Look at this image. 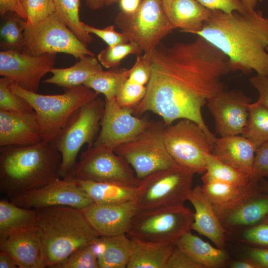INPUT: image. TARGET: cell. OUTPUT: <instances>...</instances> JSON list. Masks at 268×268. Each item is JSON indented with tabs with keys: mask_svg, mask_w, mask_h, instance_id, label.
<instances>
[{
	"mask_svg": "<svg viewBox=\"0 0 268 268\" xmlns=\"http://www.w3.org/2000/svg\"><path fill=\"white\" fill-rule=\"evenodd\" d=\"M151 75L144 97L133 109L135 116L150 111L166 125L191 120L204 132L212 145L216 139L201 114L208 100L226 90L222 80L232 71L227 57L203 38L149 52Z\"/></svg>",
	"mask_w": 268,
	"mask_h": 268,
	"instance_id": "6da1fadb",
	"label": "cell"
},
{
	"mask_svg": "<svg viewBox=\"0 0 268 268\" xmlns=\"http://www.w3.org/2000/svg\"><path fill=\"white\" fill-rule=\"evenodd\" d=\"M193 34L224 54L232 71L248 74L255 70L268 77V17L262 11L242 14L211 10L202 28Z\"/></svg>",
	"mask_w": 268,
	"mask_h": 268,
	"instance_id": "7a4b0ae2",
	"label": "cell"
},
{
	"mask_svg": "<svg viewBox=\"0 0 268 268\" xmlns=\"http://www.w3.org/2000/svg\"><path fill=\"white\" fill-rule=\"evenodd\" d=\"M62 155L51 142L0 146V190L12 199L61 178Z\"/></svg>",
	"mask_w": 268,
	"mask_h": 268,
	"instance_id": "3957f363",
	"label": "cell"
},
{
	"mask_svg": "<svg viewBox=\"0 0 268 268\" xmlns=\"http://www.w3.org/2000/svg\"><path fill=\"white\" fill-rule=\"evenodd\" d=\"M36 209L35 227L42 243L48 268H53L100 236L81 209L67 206Z\"/></svg>",
	"mask_w": 268,
	"mask_h": 268,
	"instance_id": "277c9868",
	"label": "cell"
},
{
	"mask_svg": "<svg viewBox=\"0 0 268 268\" xmlns=\"http://www.w3.org/2000/svg\"><path fill=\"white\" fill-rule=\"evenodd\" d=\"M12 90L25 100L36 113L42 140L50 142L71 115L80 107L97 97L98 94L84 85L65 89L63 94L43 95L25 90L16 83Z\"/></svg>",
	"mask_w": 268,
	"mask_h": 268,
	"instance_id": "5b68a950",
	"label": "cell"
},
{
	"mask_svg": "<svg viewBox=\"0 0 268 268\" xmlns=\"http://www.w3.org/2000/svg\"><path fill=\"white\" fill-rule=\"evenodd\" d=\"M195 174L177 165L157 170L141 179L134 200L138 211L184 206L193 189Z\"/></svg>",
	"mask_w": 268,
	"mask_h": 268,
	"instance_id": "8992f818",
	"label": "cell"
},
{
	"mask_svg": "<svg viewBox=\"0 0 268 268\" xmlns=\"http://www.w3.org/2000/svg\"><path fill=\"white\" fill-rule=\"evenodd\" d=\"M105 103L98 97L80 107L50 142L62 155L61 178H65L75 165L81 147L85 143L88 146L93 145L99 131Z\"/></svg>",
	"mask_w": 268,
	"mask_h": 268,
	"instance_id": "52a82bcc",
	"label": "cell"
},
{
	"mask_svg": "<svg viewBox=\"0 0 268 268\" xmlns=\"http://www.w3.org/2000/svg\"><path fill=\"white\" fill-rule=\"evenodd\" d=\"M164 122H151L134 138L114 151L123 157L140 180L157 170L178 165L168 153L163 139Z\"/></svg>",
	"mask_w": 268,
	"mask_h": 268,
	"instance_id": "ba28073f",
	"label": "cell"
},
{
	"mask_svg": "<svg viewBox=\"0 0 268 268\" xmlns=\"http://www.w3.org/2000/svg\"><path fill=\"white\" fill-rule=\"evenodd\" d=\"M194 213L184 206L138 211L126 234L133 240L174 244L191 230Z\"/></svg>",
	"mask_w": 268,
	"mask_h": 268,
	"instance_id": "9c48e42d",
	"label": "cell"
},
{
	"mask_svg": "<svg viewBox=\"0 0 268 268\" xmlns=\"http://www.w3.org/2000/svg\"><path fill=\"white\" fill-rule=\"evenodd\" d=\"M22 52L31 56L64 53L80 59L95 54L55 13L35 25H26Z\"/></svg>",
	"mask_w": 268,
	"mask_h": 268,
	"instance_id": "30bf717a",
	"label": "cell"
},
{
	"mask_svg": "<svg viewBox=\"0 0 268 268\" xmlns=\"http://www.w3.org/2000/svg\"><path fill=\"white\" fill-rule=\"evenodd\" d=\"M163 139L168 153L179 165L195 174L205 172V156L211 153L212 146L197 123L182 119L174 124L166 125Z\"/></svg>",
	"mask_w": 268,
	"mask_h": 268,
	"instance_id": "8fae6325",
	"label": "cell"
},
{
	"mask_svg": "<svg viewBox=\"0 0 268 268\" xmlns=\"http://www.w3.org/2000/svg\"><path fill=\"white\" fill-rule=\"evenodd\" d=\"M64 178L109 182L137 188L140 180L122 156L101 146H88L79 160Z\"/></svg>",
	"mask_w": 268,
	"mask_h": 268,
	"instance_id": "7c38bea8",
	"label": "cell"
},
{
	"mask_svg": "<svg viewBox=\"0 0 268 268\" xmlns=\"http://www.w3.org/2000/svg\"><path fill=\"white\" fill-rule=\"evenodd\" d=\"M116 24L144 52H150L174 29L164 11L162 0H141L135 12L119 13Z\"/></svg>",
	"mask_w": 268,
	"mask_h": 268,
	"instance_id": "4fadbf2b",
	"label": "cell"
},
{
	"mask_svg": "<svg viewBox=\"0 0 268 268\" xmlns=\"http://www.w3.org/2000/svg\"><path fill=\"white\" fill-rule=\"evenodd\" d=\"M56 55L31 56L16 50H1L0 75L25 90L37 92L42 77L54 67Z\"/></svg>",
	"mask_w": 268,
	"mask_h": 268,
	"instance_id": "5bb4252c",
	"label": "cell"
},
{
	"mask_svg": "<svg viewBox=\"0 0 268 268\" xmlns=\"http://www.w3.org/2000/svg\"><path fill=\"white\" fill-rule=\"evenodd\" d=\"M10 201L18 206L34 209L67 206L83 209L93 203L74 181L62 178L24 192Z\"/></svg>",
	"mask_w": 268,
	"mask_h": 268,
	"instance_id": "9a60e30c",
	"label": "cell"
},
{
	"mask_svg": "<svg viewBox=\"0 0 268 268\" xmlns=\"http://www.w3.org/2000/svg\"><path fill=\"white\" fill-rule=\"evenodd\" d=\"M101 121V130L93 145L114 150L119 145L132 140L150 124L133 114L132 108L123 107L116 98L105 99Z\"/></svg>",
	"mask_w": 268,
	"mask_h": 268,
	"instance_id": "2e32d148",
	"label": "cell"
},
{
	"mask_svg": "<svg viewBox=\"0 0 268 268\" xmlns=\"http://www.w3.org/2000/svg\"><path fill=\"white\" fill-rule=\"evenodd\" d=\"M251 99L239 91L225 90L209 99L207 105L221 136L242 134L246 126Z\"/></svg>",
	"mask_w": 268,
	"mask_h": 268,
	"instance_id": "e0dca14e",
	"label": "cell"
},
{
	"mask_svg": "<svg viewBox=\"0 0 268 268\" xmlns=\"http://www.w3.org/2000/svg\"><path fill=\"white\" fill-rule=\"evenodd\" d=\"M227 231L244 230L264 222L268 216V194L259 188L230 206L215 213Z\"/></svg>",
	"mask_w": 268,
	"mask_h": 268,
	"instance_id": "ac0fdd59",
	"label": "cell"
},
{
	"mask_svg": "<svg viewBox=\"0 0 268 268\" xmlns=\"http://www.w3.org/2000/svg\"><path fill=\"white\" fill-rule=\"evenodd\" d=\"M81 210L99 235L105 237L126 234L138 212L134 200L109 205L93 202Z\"/></svg>",
	"mask_w": 268,
	"mask_h": 268,
	"instance_id": "d6986e66",
	"label": "cell"
},
{
	"mask_svg": "<svg viewBox=\"0 0 268 268\" xmlns=\"http://www.w3.org/2000/svg\"><path fill=\"white\" fill-rule=\"evenodd\" d=\"M43 141L35 111L27 113L0 110V146H25Z\"/></svg>",
	"mask_w": 268,
	"mask_h": 268,
	"instance_id": "ffe728a7",
	"label": "cell"
},
{
	"mask_svg": "<svg viewBox=\"0 0 268 268\" xmlns=\"http://www.w3.org/2000/svg\"><path fill=\"white\" fill-rule=\"evenodd\" d=\"M0 250L9 254L19 268L47 267L42 243L35 227L0 242Z\"/></svg>",
	"mask_w": 268,
	"mask_h": 268,
	"instance_id": "44dd1931",
	"label": "cell"
},
{
	"mask_svg": "<svg viewBox=\"0 0 268 268\" xmlns=\"http://www.w3.org/2000/svg\"><path fill=\"white\" fill-rule=\"evenodd\" d=\"M188 201L195 209L191 230L209 239L217 248L223 249L227 231L221 223L201 186L192 189Z\"/></svg>",
	"mask_w": 268,
	"mask_h": 268,
	"instance_id": "7402d4cb",
	"label": "cell"
},
{
	"mask_svg": "<svg viewBox=\"0 0 268 268\" xmlns=\"http://www.w3.org/2000/svg\"><path fill=\"white\" fill-rule=\"evenodd\" d=\"M256 149L248 138L235 135L216 137L211 153L222 162L251 176Z\"/></svg>",
	"mask_w": 268,
	"mask_h": 268,
	"instance_id": "603a6c76",
	"label": "cell"
},
{
	"mask_svg": "<svg viewBox=\"0 0 268 268\" xmlns=\"http://www.w3.org/2000/svg\"><path fill=\"white\" fill-rule=\"evenodd\" d=\"M165 14L173 27L193 33L200 30L211 10L197 0H162Z\"/></svg>",
	"mask_w": 268,
	"mask_h": 268,
	"instance_id": "cb8c5ba5",
	"label": "cell"
},
{
	"mask_svg": "<svg viewBox=\"0 0 268 268\" xmlns=\"http://www.w3.org/2000/svg\"><path fill=\"white\" fill-rule=\"evenodd\" d=\"M175 245L201 265L204 268H219L225 266L228 258L223 249L213 247L191 230L185 233Z\"/></svg>",
	"mask_w": 268,
	"mask_h": 268,
	"instance_id": "d4e9b609",
	"label": "cell"
},
{
	"mask_svg": "<svg viewBox=\"0 0 268 268\" xmlns=\"http://www.w3.org/2000/svg\"><path fill=\"white\" fill-rule=\"evenodd\" d=\"M102 70V65L95 56L86 55L70 67H53L51 70L52 76L42 82L67 89L83 85L91 76Z\"/></svg>",
	"mask_w": 268,
	"mask_h": 268,
	"instance_id": "484cf974",
	"label": "cell"
},
{
	"mask_svg": "<svg viewBox=\"0 0 268 268\" xmlns=\"http://www.w3.org/2000/svg\"><path fill=\"white\" fill-rule=\"evenodd\" d=\"M71 180V179H70ZM94 203L116 204L134 200L137 188L109 182L72 180Z\"/></svg>",
	"mask_w": 268,
	"mask_h": 268,
	"instance_id": "4316f807",
	"label": "cell"
},
{
	"mask_svg": "<svg viewBox=\"0 0 268 268\" xmlns=\"http://www.w3.org/2000/svg\"><path fill=\"white\" fill-rule=\"evenodd\" d=\"M37 210L18 206L11 201H0V242L15 233L35 227Z\"/></svg>",
	"mask_w": 268,
	"mask_h": 268,
	"instance_id": "83f0119b",
	"label": "cell"
},
{
	"mask_svg": "<svg viewBox=\"0 0 268 268\" xmlns=\"http://www.w3.org/2000/svg\"><path fill=\"white\" fill-rule=\"evenodd\" d=\"M131 240V252L127 268H165L174 244Z\"/></svg>",
	"mask_w": 268,
	"mask_h": 268,
	"instance_id": "f1b7e54d",
	"label": "cell"
},
{
	"mask_svg": "<svg viewBox=\"0 0 268 268\" xmlns=\"http://www.w3.org/2000/svg\"><path fill=\"white\" fill-rule=\"evenodd\" d=\"M259 183L242 187L221 181L210 180L203 183L202 188L216 213L230 206L245 195L257 189Z\"/></svg>",
	"mask_w": 268,
	"mask_h": 268,
	"instance_id": "f546056e",
	"label": "cell"
},
{
	"mask_svg": "<svg viewBox=\"0 0 268 268\" xmlns=\"http://www.w3.org/2000/svg\"><path fill=\"white\" fill-rule=\"evenodd\" d=\"M206 171L201 177L203 183L218 180L237 186L245 187L258 184L251 176L217 159L212 153L205 156Z\"/></svg>",
	"mask_w": 268,
	"mask_h": 268,
	"instance_id": "4dcf8cb0",
	"label": "cell"
},
{
	"mask_svg": "<svg viewBox=\"0 0 268 268\" xmlns=\"http://www.w3.org/2000/svg\"><path fill=\"white\" fill-rule=\"evenodd\" d=\"M105 237L106 248L98 258L99 268H127L131 252L132 240L126 234Z\"/></svg>",
	"mask_w": 268,
	"mask_h": 268,
	"instance_id": "1f68e13d",
	"label": "cell"
},
{
	"mask_svg": "<svg viewBox=\"0 0 268 268\" xmlns=\"http://www.w3.org/2000/svg\"><path fill=\"white\" fill-rule=\"evenodd\" d=\"M129 69L113 68L99 71L88 78L84 85L98 94H103L105 99L116 98L122 85L128 78Z\"/></svg>",
	"mask_w": 268,
	"mask_h": 268,
	"instance_id": "d6a6232c",
	"label": "cell"
},
{
	"mask_svg": "<svg viewBox=\"0 0 268 268\" xmlns=\"http://www.w3.org/2000/svg\"><path fill=\"white\" fill-rule=\"evenodd\" d=\"M242 135L257 149L268 142V108L258 101L249 105L248 119Z\"/></svg>",
	"mask_w": 268,
	"mask_h": 268,
	"instance_id": "836d02e7",
	"label": "cell"
},
{
	"mask_svg": "<svg viewBox=\"0 0 268 268\" xmlns=\"http://www.w3.org/2000/svg\"><path fill=\"white\" fill-rule=\"evenodd\" d=\"M55 13L76 36L86 45L93 41V37L83 28L79 17L80 0H53Z\"/></svg>",
	"mask_w": 268,
	"mask_h": 268,
	"instance_id": "e575fe53",
	"label": "cell"
},
{
	"mask_svg": "<svg viewBox=\"0 0 268 268\" xmlns=\"http://www.w3.org/2000/svg\"><path fill=\"white\" fill-rule=\"evenodd\" d=\"M26 20L17 14L10 12L0 29V47L2 50H13L22 52L23 32Z\"/></svg>",
	"mask_w": 268,
	"mask_h": 268,
	"instance_id": "d590c367",
	"label": "cell"
},
{
	"mask_svg": "<svg viewBox=\"0 0 268 268\" xmlns=\"http://www.w3.org/2000/svg\"><path fill=\"white\" fill-rule=\"evenodd\" d=\"M142 50L134 41L127 43L108 46L102 50L97 56V59L101 65L106 68L118 67L121 61L127 56L133 54L140 55Z\"/></svg>",
	"mask_w": 268,
	"mask_h": 268,
	"instance_id": "8d00e7d4",
	"label": "cell"
},
{
	"mask_svg": "<svg viewBox=\"0 0 268 268\" xmlns=\"http://www.w3.org/2000/svg\"><path fill=\"white\" fill-rule=\"evenodd\" d=\"M12 83L6 77L0 78V110L18 113L34 111L25 100L12 90L10 87Z\"/></svg>",
	"mask_w": 268,
	"mask_h": 268,
	"instance_id": "74e56055",
	"label": "cell"
},
{
	"mask_svg": "<svg viewBox=\"0 0 268 268\" xmlns=\"http://www.w3.org/2000/svg\"><path fill=\"white\" fill-rule=\"evenodd\" d=\"M53 268H99L91 244L81 247Z\"/></svg>",
	"mask_w": 268,
	"mask_h": 268,
	"instance_id": "f35d334b",
	"label": "cell"
},
{
	"mask_svg": "<svg viewBox=\"0 0 268 268\" xmlns=\"http://www.w3.org/2000/svg\"><path fill=\"white\" fill-rule=\"evenodd\" d=\"M22 4L27 15L28 25H35L55 12L53 0H25Z\"/></svg>",
	"mask_w": 268,
	"mask_h": 268,
	"instance_id": "ab89813d",
	"label": "cell"
},
{
	"mask_svg": "<svg viewBox=\"0 0 268 268\" xmlns=\"http://www.w3.org/2000/svg\"><path fill=\"white\" fill-rule=\"evenodd\" d=\"M146 87L130 81L128 78L119 91L116 100L123 107L133 108L145 96Z\"/></svg>",
	"mask_w": 268,
	"mask_h": 268,
	"instance_id": "60d3db41",
	"label": "cell"
},
{
	"mask_svg": "<svg viewBox=\"0 0 268 268\" xmlns=\"http://www.w3.org/2000/svg\"><path fill=\"white\" fill-rule=\"evenodd\" d=\"M151 75L150 60L149 52L137 56L136 61L129 69L128 79L133 83L146 85Z\"/></svg>",
	"mask_w": 268,
	"mask_h": 268,
	"instance_id": "b9f144b4",
	"label": "cell"
},
{
	"mask_svg": "<svg viewBox=\"0 0 268 268\" xmlns=\"http://www.w3.org/2000/svg\"><path fill=\"white\" fill-rule=\"evenodd\" d=\"M84 30L89 34H93L102 39L109 47L127 43L131 41L129 37L125 33L118 32L115 30L114 25H110L100 29L89 25L82 22Z\"/></svg>",
	"mask_w": 268,
	"mask_h": 268,
	"instance_id": "7bdbcfd3",
	"label": "cell"
},
{
	"mask_svg": "<svg viewBox=\"0 0 268 268\" xmlns=\"http://www.w3.org/2000/svg\"><path fill=\"white\" fill-rule=\"evenodd\" d=\"M240 240L255 247L268 248V221H264L243 230Z\"/></svg>",
	"mask_w": 268,
	"mask_h": 268,
	"instance_id": "ee69618b",
	"label": "cell"
},
{
	"mask_svg": "<svg viewBox=\"0 0 268 268\" xmlns=\"http://www.w3.org/2000/svg\"><path fill=\"white\" fill-rule=\"evenodd\" d=\"M268 176V142L262 144L256 150L252 178L259 182Z\"/></svg>",
	"mask_w": 268,
	"mask_h": 268,
	"instance_id": "f6af8a7d",
	"label": "cell"
},
{
	"mask_svg": "<svg viewBox=\"0 0 268 268\" xmlns=\"http://www.w3.org/2000/svg\"><path fill=\"white\" fill-rule=\"evenodd\" d=\"M165 268H204L175 245L167 261Z\"/></svg>",
	"mask_w": 268,
	"mask_h": 268,
	"instance_id": "bcb514c9",
	"label": "cell"
},
{
	"mask_svg": "<svg viewBox=\"0 0 268 268\" xmlns=\"http://www.w3.org/2000/svg\"><path fill=\"white\" fill-rule=\"evenodd\" d=\"M201 4L211 10H218L226 13L237 11L242 14L248 11L241 0H197Z\"/></svg>",
	"mask_w": 268,
	"mask_h": 268,
	"instance_id": "7dc6e473",
	"label": "cell"
},
{
	"mask_svg": "<svg viewBox=\"0 0 268 268\" xmlns=\"http://www.w3.org/2000/svg\"><path fill=\"white\" fill-rule=\"evenodd\" d=\"M250 81L259 93L258 101L268 108V77L257 74Z\"/></svg>",
	"mask_w": 268,
	"mask_h": 268,
	"instance_id": "c3c4849f",
	"label": "cell"
},
{
	"mask_svg": "<svg viewBox=\"0 0 268 268\" xmlns=\"http://www.w3.org/2000/svg\"><path fill=\"white\" fill-rule=\"evenodd\" d=\"M247 258L250 260L258 268H268V248L257 247L247 250Z\"/></svg>",
	"mask_w": 268,
	"mask_h": 268,
	"instance_id": "681fc988",
	"label": "cell"
},
{
	"mask_svg": "<svg viewBox=\"0 0 268 268\" xmlns=\"http://www.w3.org/2000/svg\"><path fill=\"white\" fill-rule=\"evenodd\" d=\"M9 12L17 14L26 20L27 15L20 0H0V15L4 16Z\"/></svg>",
	"mask_w": 268,
	"mask_h": 268,
	"instance_id": "f907efd6",
	"label": "cell"
},
{
	"mask_svg": "<svg viewBox=\"0 0 268 268\" xmlns=\"http://www.w3.org/2000/svg\"><path fill=\"white\" fill-rule=\"evenodd\" d=\"M141 0H119L121 12L126 14H132L138 8Z\"/></svg>",
	"mask_w": 268,
	"mask_h": 268,
	"instance_id": "816d5d0a",
	"label": "cell"
},
{
	"mask_svg": "<svg viewBox=\"0 0 268 268\" xmlns=\"http://www.w3.org/2000/svg\"><path fill=\"white\" fill-rule=\"evenodd\" d=\"M17 266L12 258L5 252L0 251V268H16Z\"/></svg>",
	"mask_w": 268,
	"mask_h": 268,
	"instance_id": "f5cc1de1",
	"label": "cell"
},
{
	"mask_svg": "<svg viewBox=\"0 0 268 268\" xmlns=\"http://www.w3.org/2000/svg\"><path fill=\"white\" fill-rule=\"evenodd\" d=\"M229 266L231 268H258L256 265L248 258L243 260L233 261Z\"/></svg>",
	"mask_w": 268,
	"mask_h": 268,
	"instance_id": "db71d44e",
	"label": "cell"
},
{
	"mask_svg": "<svg viewBox=\"0 0 268 268\" xmlns=\"http://www.w3.org/2000/svg\"><path fill=\"white\" fill-rule=\"evenodd\" d=\"M86 5L93 10L103 8L105 5L104 0H84Z\"/></svg>",
	"mask_w": 268,
	"mask_h": 268,
	"instance_id": "11a10c76",
	"label": "cell"
},
{
	"mask_svg": "<svg viewBox=\"0 0 268 268\" xmlns=\"http://www.w3.org/2000/svg\"><path fill=\"white\" fill-rule=\"evenodd\" d=\"M248 11L255 10L259 0H241Z\"/></svg>",
	"mask_w": 268,
	"mask_h": 268,
	"instance_id": "9f6ffc18",
	"label": "cell"
},
{
	"mask_svg": "<svg viewBox=\"0 0 268 268\" xmlns=\"http://www.w3.org/2000/svg\"><path fill=\"white\" fill-rule=\"evenodd\" d=\"M259 189L260 192L268 194V181L262 179L259 183Z\"/></svg>",
	"mask_w": 268,
	"mask_h": 268,
	"instance_id": "6f0895ef",
	"label": "cell"
},
{
	"mask_svg": "<svg viewBox=\"0 0 268 268\" xmlns=\"http://www.w3.org/2000/svg\"><path fill=\"white\" fill-rule=\"evenodd\" d=\"M118 1L119 0H104L105 5L107 6H111Z\"/></svg>",
	"mask_w": 268,
	"mask_h": 268,
	"instance_id": "680465c9",
	"label": "cell"
},
{
	"mask_svg": "<svg viewBox=\"0 0 268 268\" xmlns=\"http://www.w3.org/2000/svg\"><path fill=\"white\" fill-rule=\"evenodd\" d=\"M265 221H268V217H267Z\"/></svg>",
	"mask_w": 268,
	"mask_h": 268,
	"instance_id": "91938a15",
	"label": "cell"
},
{
	"mask_svg": "<svg viewBox=\"0 0 268 268\" xmlns=\"http://www.w3.org/2000/svg\"><path fill=\"white\" fill-rule=\"evenodd\" d=\"M21 0V3H22V2L23 1L25 0Z\"/></svg>",
	"mask_w": 268,
	"mask_h": 268,
	"instance_id": "94428289",
	"label": "cell"
},
{
	"mask_svg": "<svg viewBox=\"0 0 268 268\" xmlns=\"http://www.w3.org/2000/svg\"><path fill=\"white\" fill-rule=\"evenodd\" d=\"M267 50L268 51V47L267 48Z\"/></svg>",
	"mask_w": 268,
	"mask_h": 268,
	"instance_id": "6125c7cd",
	"label": "cell"
}]
</instances>
